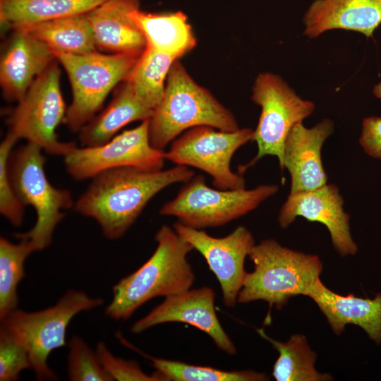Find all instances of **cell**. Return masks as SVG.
<instances>
[{
    "label": "cell",
    "instance_id": "14",
    "mask_svg": "<svg viewBox=\"0 0 381 381\" xmlns=\"http://www.w3.org/2000/svg\"><path fill=\"white\" fill-rule=\"evenodd\" d=\"M215 293L209 286L189 289L166 297L164 301L131 327L133 334L159 324L183 322L207 334L219 349L228 355L236 353V347L224 330L214 308Z\"/></svg>",
    "mask_w": 381,
    "mask_h": 381
},
{
    "label": "cell",
    "instance_id": "17",
    "mask_svg": "<svg viewBox=\"0 0 381 381\" xmlns=\"http://www.w3.org/2000/svg\"><path fill=\"white\" fill-rule=\"evenodd\" d=\"M334 123L324 119L308 128L303 122L289 131L284 148V164L291 176L290 192L310 190L327 183L322 161V147L333 133Z\"/></svg>",
    "mask_w": 381,
    "mask_h": 381
},
{
    "label": "cell",
    "instance_id": "30",
    "mask_svg": "<svg viewBox=\"0 0 381 381\" xmlns=\"http://www.w3.org/2000/svg\"><path fill=\"white\" fill-rule=\"evenodd\" d=\"M18 140L8 132L0 145V213L14 226L21 225L25 207L15 193L8 171L10 155Z\"/></svg>",
    "mask_w": 381,
    "mask_h": 381
},
{
    "label": "cell",
    "instance_id": "33",
    "mask_svg": "<svg viewBox=\"0 0 381 381\" xmlns=\"http://www.w3.org/2000/svg\"><path fill=\"white\" fill-rule=\"evenodd\" d=\"M359 143L367 155L381 160V116L363 119Z\"/></svg>",
    "mask_w": 381,
    "mask_h": 381
},
{
    "label": "cell",
    "instance_id": "18",
    "mask_svg": "<svg viewBox=\"0 0 381 381\" xmlns=\"http://www.w3.org/2000/svg\"><path fill=\"white\" fill-rule=\"evenodd\" d=\"M303 22V33L309 38L333 29L356 31L370 37L381 23V0H315Z\"/></svg>",
    "mask_w": 381,
    "mask_h": 381
},
{
    "label": "cell",
    "instance_id": "13",
    "mask_svg": "<svg viewBox=\"0 0 381 381\" xmlns=\"http://www.w3.org/2000/svg\"><path fill=\"white\" fill-rule=\"evenodd\" d=\"M172 227L203 256L220 284L223 303L234 307L247 274L245 260L255 245L251 232L238 226L227 236L217 238L179 222Z\"/></svg>",
    "mask_w": 381,
    "mask_h": 381
},
{
    "label": "cell",
    "instance_id": "11",
    "mask_svg": "<svg viewBox=\"0 0 381 381\" xmlns=\"http://www.w3.org/2000/svg\"><path fill=\"white\" fill-rule=\"evenodd\" d=\"M253 130L239 128L224 131L207 126L191 128L171 142L166 159L176 164L203 171L212 179L216 188H245L241 174L231 169L234 154L252 140Z\"/></svg>",
    "mask_w": 381,
    "mask_h": 381
},
{
    "label": "cell",
    "instance_id": "19",
    "mask_svg": "<svg viewBox=\"0 0 381 381\" xmlns=\"http://www.w3.org/2000/svg\"><path fill=\"white\" fill-rule=\"evenodd\" d=\"M140 0H106L86 13L97 47L119 52H143L147 43L131 13L138 10Z\"/></svg>",
    "mask_w": 381,
    "mask_h": 381
},
{
    "label": "cell",
    "instance_id": "32",
    "mask_svg": "<svg viewBox=\"0 0 381 381\" xmlns=\"http://www.w3.org/2000/svg\"><path fill=\"white\" fill-rule=\"evenodd\" d=\"M31 368L25 349L7 331L0 328V380H18L20 373Z\"/></svg>",
    "mask_w": 381,
    "mask_h": 381
},
{
    "label": "cell",
    "instance_id": "8",
    "mask_svg": "<svg viewBox=\"0 0 381 381\" xmlns=\"http://www.w3.org/2000/svg\"><path fill=\"white\" fill-rule=\"evenodd\" d=\"M279 190L276 184L255 188L214 189L205 183L202 175H196L179 190L176 197L159 210L162 216H173L179 222L194 229L217 227L238 219L256 209Z\"/></svg>",
    "mask_w": 381,
    "mask_h": 381
},
{
    "label": "cell",
    "instance_id": "2",
    "mask_svg": "<svg viewBox=\"0 0 381 381\" xmlns=\"http://www.w3.org/2000/svg\"><path fill=\"white\" fill-rule=\"evenodd\" d=\"M155 240L157 248L150 258L113 286L105 310L110 318L126 320L152 298L179 294L193 284L195 277L187 259L193 247L167 225L158 229Z\"/></svg>",
    "mask_w": 381,
    "mask_h": 381
},
{
    "label": "cell",
    "instance_id": "22",
    "mask_svg": "<svg viewBox=\"0 0 381 381\" xmlns=\"http://www.w3.org/2000/svg\"><path fill=\"white\" fill-rule=\"evenodd\" d=\"M131 16L144 35L146 47L152 49L179 59L196 45L188 18L181 11L152 13L138 9Z\"/></svg>",
    "mask_w": 381,
    "mask_h": 381
},
{
    "label": "cell",
    "instance_id": "34",
    "mask_svg": "<svg viewBox=\"0 0 381 381\" xmlns=\"http://www.w3.org/2000/svg\"><path fill=\"white\" fill-rule=\"evenodd\" d=\"M373 92L377 98L381 99V81L374 86Z\"/></svg>",
    "mask_w": 381,
    "mask_h": 381
},
{
    "label": "cell",
    "instance_id": "4",
    "mask_svg": "<svg viewBox=\"0 0 381 381\" xmlns=\"http://www.w3.org/2000/svg\"><path fill=\"white\" fill-rule=\"evenodd\" d=\"M248 256L254 270L246 274L240 303L262 300L280 310L291 297L306 296L322 270L318 255L284 247L274 239L255 245Z\"/></svg>",
    "mask_w": 381,
    "mask_h": 381
},
{
    "label": "cell",
    "instance_id": "21",
    "mask_svg": "<svg viewBox=\"0 0 381 381\" xmlns=\"http://www.w3.org/2000/svg\"><path fill=\"white\" fill-rule=\"evenodd\" d=\"M154 110L135 93L128 83L123 80L109 105L79 131L83 147L104 144L125 126L150 119Z\"/></svg>",
    "mask_w": 381,
    "mask_h": 381
},
{
    "label": "cell",
    "instance_id": "15",
    "mask_svg": "<svg viewBox=\"0 0 381 381\" xmlns=\"http://www.w3.org/2000/svg\"><path fill=\"white\" fill-rule=\"evenodd\" d=\"M344 199L332 183L316 189L290 192L278 216L279 226L287 228L297 217L318 222L328 229L334 248L341 256L353 255L358 248L350 230V216L344 210Z\"/></svg>",
    "mask_w": 381,
    "mask_h": 381
},
{
    "label": "cell",
    "instance_id": "3",
    "mask_svg": "<svg viewBox=\"0 0 381 381\" xmlns=\"http://www.w3.org/2000/svg\"><path fill=\"white\" fill-rule=\"evenodd\" d=\"M200 126L224 131L239 129L231 111L198 84L176 60L166 80L163 97L149 119V138L163 150L183 132Z\"/></svg>",
    "mask_w": 381,
    "mask_h": 381
},
{
    "label": "cell",
    "instance_id": "12",
    "mask_svg": "<svg viewBox=\"0 0 381 381\" xmlns=\"http://www.w3.org/2000/svg\"><path fill=\"white\" fill-rule=\"evenodd\" d=\"M68 173L76 181L92 179L107 170L131 167L146 171L162 169L165 152L154 147L149 138V119L126 130L107 143L74 147L64 157Z\"/></svg>",
    "mask_w": 381,
    "mask_h": 381
},
{
    "label": "cell",
    "instance_id": "24",
    "mask_svg": "<svg viewBox=\"0 0 381 381\" xmlns=\"http://www.w3.org/2000/svg\"><path fill=\"white\" fill-rule=\"evenodd\" d=\"M16 28L32 35L45 43L52 51L73 54L97 52L95 35L86 13Z\"/></svg>",
    "mask_w": 381,
    "mask_h": 381
},
{
    "label": "cell",
    "instance_id": "25",
    "mask_svg": "<svg viewBox=\"0 0 381 381\" xmlns=\"http://www.w3.org/2000/svg\"><path fill=\"white\" fill-rule=\"evenodd\" d=\"M258 333L272 344L279 355L273 366L272 375L277 381H328V373H321L315 368L316 353L311 350L305 336L291 335L286 342L270 337L262 328Z\"/></svg>",
    "mask_w": 381,
    "mask_h": 381
},
{
    "label": "cell",
    "instance_id": "10",
    "mask_svg": "<svg viewBox=\"0 0 381 381\" xmlns=\"http://www.w3.org/2000/svg\"><path fill=\"white\" fill-rule=\"evenodd\" d=\"M251 99L261 107L258 125L253 130L252 141L258 146L255 157L238 169L239 174L267 155L276 156L279 167L284 169V148L292 127L313 114V102L303 99L279 75L260 73L255 78Z\"/></svg>",
    "mask_w": 381,
    "mask_h": 381
},
{
    "label": "cell",
    "instance_id": "31",
    "mask_svg": "<svg viewBox=\"0 0 381 381\" xmlns=\"http://www.w3.org/2000/svg\"><path fill=\"white\" fill-rule=\"evenodd\" d=\"M96 352L102 366L113 380L168 381L157 370L150 375L142 370L138 362L116 357L104 342L97 343Z\"/></svg>",
    "mask_w": 381,
    "mask_h": 381
},
{
    "label": "cell",
    "instance_id": "28",
    "mask_svg": "<svg viewBox=\"0 0 381 381\" xmlns=\"http://www.w3.org/2000/svg\"><path fill=\"white\" fill-rule=\"evenodd\" d=\"M20 240L13 243L3 236L0 238V320L16 309L17 286L25 274L24 263L34 252L28 240Z\"/></svg>",
    "mask_w": 381,
    "mask_h": 381
},
{
    "label": "cell",
    "instance_id": "23",
    "mask_svg": "<svg viewBox=\"0 0 381 381\" xmlns=\"http://www.w3.org/2000/svg\"><path fill=\"white\" fill-rule=\"evenodd\" d=\"M106 0H0L3 28L14 29L37 23L85 14Z\"/></svg>",
    "mask_w": 381,
    "mask_h": 381
},
{
    "label": "cell",
    "instance_id": "26",
    "mask_svg": "<svg viewBox=\"0 0 381 381\" xmlns=\"http://www.w3.org/2000/svg\"><path fill=\"white\" fill-rule=\"evenodd\" d=\"M177 59L146 47L125 79L141 100L153 110L163 97L169 71Z\"/></svg>",
    "mask_w": 381,
    "mask_h": 381
},
{
    "label": "cell",
    "instance_id": "29",
    "mask_svg": "<svg viewBox=\"0 0 381 381\" xmlns=\"http://www.w3.org/2000/svg\"><path fill=\"white\" fill-rule=\"evenodd\" d=\"M68 375L71 381H113L102 366L96 351L79 337L73 336L68 344Z\"/></svg>",
    "mask_w": 381,
    "mask_h": 381
},
{
    "label": "cell",
    "instance_id": "6",
    "mask_svg": "<svg viewBox=\"0 0 381 381\" xmlns=\"http://www.w3.org/2000/svg\"><path fill=\"white\" fill-rule=\"evenodd\" d=\"M102 303V298H92L81 291L70 289L55 305L46 309L33 312L15 309L1 320L0 328L25 349L38 380H56L47 363L49 354L66 345V329L75 315Z\"/></svg>",
    "mask_w": 381,
    "mask_h": 381
},
{
    "label": "cell",
    "instance_id": "5",
    "mask_svg": "<svg viewBox=\"0 0 381 381\" xmlns=\"http://www.w3.org/2000/svg\"><path fill=\"white\" fill-rule=\"evenodd\" d=\"M42 150L27 142L13 150L8 159L9 176L16 194L24 206L31 205L37 214L30 230L15 236L28 240L34 251L51 244L54 231L64 217V211L75 204L69 190L55 188L49 181Z\"/></svg>",
    "mask_w": 381,
    "mask_h": 381
},
{
    "label": "cell",
    "instance_id": "9",
    "mask_svg": "<svg viewBox=\"0 0 381 381\" xmlns=\"http://www.w3.org/2000/svg\"><path fill=\"white\" fill-rule=\"evenodd\" d=\"M52 62L34 80L7 122L8 132L18 140L37 145L51 155L64 157L76 147L58 139L56 130L64 122L66 110L60 88V70Z\"/></svg>",
    "mask_w": 381,
    "mask_h": 381
},
{
    "label": "cell",
    "instance_id": "20",
    "mask_svg": "<svg viewBox=\"0 0 381 381\" xmlns=\"http://www.w3.org/2000/svg\"><path fill=\"white\" fill-rule=\"evenodd\" d=\"M306 296L316 303L335 334H340L346 325L353 324L376 343L381 342V293L373 299L341 296L326 287L319 277Z\"/></svg>",
    "mask_w": 381,
    "mask_h": 381
},
{
    "label": "cell",
    "instance_id": "16",
    "mask_svg": "<svg viewBox=\"0 0 381 381\" xmlns=\"http://www.w3.org/2000/svg\"><path fill=\"white\" fill-rule=\"evenodd\" d=\"M56 60L45 43L25 30L13 29L1 54L0 85L4 97L18 102L37 77Z\"/></svg>",
    "mask_w": 381,
    "mask_h": 381
},
{
    "label": "cell",
    "instance_id": "1",
    "mask_svg": "<svg viewBox=\"0 0 381 381\" xmlns=\"http://www.w3.org/2000/svg\"><path fill=\"white\" fill-rule=\"evenodd\" d=\"M194 176L192 169L182 165L157 171L131 167L107 170L92 178L73 207L82 215L94 219L106 238L117 239L134 224L155 195Z\"/></svg>",
    "mask_w": 381,
    "mask_h": 381
},
{
    "label": "cell",
    "instance_id": "7",
    "mask_svg": "<svg viewBox=\"0 0 381 381\" xmlns=\"http://www.w3.org/2000/svg\"><path fill=\"white\" fill-rule=\"evenodd\" d=\"M53 52L65 69L71 85L73 99L64 123L73 132L80 131L95 116L108 94L126 78L142 54Z\"/></svg>",
    "mask_w": 381,
    "mask_h": 381
},
{
    "label": "cell",
    "instance_id": "27",
    "mask_svg": "<svg viewBox=\"0 0 381 381\" xmlns=\"http://www.w3.org/2000/svg\"><path fill=\"white\" fill-rule=\"evenodd\" d=\"M117 336L121 344L149 359L156 370L164 375L168 381H263L270 379L266 373L253 370L226 371L152 357L139 351L121 334H117Z\"/></svg>",
    "mask_w": 381,
    "mask_h": 381
}]
</instances>
